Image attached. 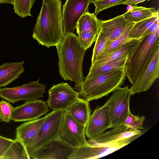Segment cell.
Here are the masks:
<instances>
[{"mask_svg":"<svg viewBox=\"0 0 159 159\" xmlns=\"http://www.w3.org/2000/svg\"><path fill=\"white\" fill-rule=\"evenodd\" d=\"M40 79L16 87L0 88V97L12 103L20 101H31L43 98L45 85L39 83Z\"/></svg>","mask_w":159,"mask_h":159,"instance_id":"obj_7","label":"cell"},{"mask_svg":"<svg viewBox=\"0 0 159 159\" xmlns=\"http://www.w3.org/2000/svg\"><path fill=\"white\" fill-rule=\"evenodd\" d=\"M111 130L103 133L93 139H89L88 142L94 145H103L118 141L135 136H140L142 132L124 125L112 128Z\"/></svg>","mask_w":159,"mask_h":159,"instance_id":"obj_17","label":"cell"},{"mask_svg":"<svg viewBox=\"0 0 159 159\" xmlns=\"http://www.w3.org/2000/svg\"><path fill=\"white\" fill-rule=\"evenodd\" d=\"M142 38L132 39L105 57L97 59L91 64V66H99L116 60L126 53H128L129 55L135 48Z\"/></svg>","mask_w":159,"mask_h":159,"instance_id":"obj_21","label":"cell"},{"mask_svg":"<svg viewBox=\"0 0 159 159\" xmlns=\"http://www.w3.org/2000/svg\"><path fill=\"white\" fill-rule=\"evenodd\" d=\"M134 23L126 20L123 14L108 20L100 19L99 30L105 34L107 38L106 46L121 35Z\"/></svg>","mask_w":159,"mask_h":159,"instance_id":"obj_18","label":"cell"},{"mask_svg":"<svg viewBox=\"0 0 159 159\" xmlns=\"http://www.w3.org/2000/svg\"><path fill=\"white\" fill-rule=\"evenodd\" d=\"M64 112L61 110H53L46 115L37 136L26 148L30 159V155L34 150L59 137Z\"/></svg>","mask_w":159,"mask_h":159,"instance_id":"obj_5","label":"cell"},{"mask_svg":"<svg viewBox=\"0 0 159 159\" xmlns=\"http://www.w3.org/2000/svg\"><path fill=\"white\" fill-rule=\"evenodd\" d=\"M139 117V116H136L133 115L129 111L125 120L124 125L127 126L130 125Z\"/></svg>","mask_w":159,"mask_h":159,"instance_id":"obj_35","label":"cell"},{"mask_svg":"<svg viewBox=\"0 0 159 159\" xmlns=\"http://www.w3.org/2000/svg\"><path fill=\"white\" fill-rule=\"evenodd\" d=\"M56 0V1H61L62 0Z\"/></svg>","mask_w":159,"mask_h":159,"instance_id":"obj_38","label":"cell"},{"mask_svg":"<svg viewBox=\"0 0 159 159\" xmlns=\"http://www.w3.org/2000/svg\"><path fill=\"white\" fill-rule=\"evenodd\" d=\"M159 17H158L149 27V28L145 32L144 34L143 37L147 36L153 33L159 26Z\"/></svg>","mask_w":159,"mask_h":159,"instance_id":"obj_34","label":"cell"},{"mask_svg":"<svg viewBox=\"0 0 159 159\" xmlns=\"http://www.w3.org/2000/svg\"><path fill=\"white\" fill-rule=\"evenodd\" d=\"M35 2V0H14L13 4L14 12L21 18L32 16L31 10Z\"/></svg>","mask_w":159,"mask_h":159,"instance_id":"obj_28","label":"cell"},{"mask_svg":"<svg viewBox=\"0 0 159 159\" xmlns=\"http://www.w3.org/2000/svg\"><path fill=\"white\" fill-rule=\"evenodd\" d=\"M46 115L42 118L28 121L17 127L15 139L26 146L36 137L44 122Z\"/></svg>","mask_w":159,"mask_h":159,"instance_id":"obj_19","label":"cell"},{"mask_svg":"<svg viewBox=\"0 0 159 159\" xmlns=\"http://www.w3.org/2000/svg\"><path fill=\"white\" fill-rule=\"evenodd\" d=\"M76 29L79 43L86 50L96 40L100 29V19L94 13L87 11L78 20Z\"/></svg>","mask_w":159,"mask_h":159,"instance_id":"obj_12","label":"cell"},{"mask_svg":"<svg viewBox=\"0 0 159 159\" xmlns=\"http://www.w3.org/2000/svg\"><path fill=\"white\" fill-rule=\"evenodd\" d=\"M76 148L58 137L34 150L30 155V159H70Z\"/></svg>","mask_w":159,"mask_h":159,"instance_id":"obj_14","label":"cell"},{"mask_svg":"<svg viewBox=\"0 0 159 159\" xmlns=\"http://www.w3.org/2000/svg\"><path fill=\"white\" fill-rule=\"evenodd\" d=\"M125 79V68H123L85 79L78 92L79 97L89 102L99 99L121 87Z\"/></svg>","mask_w":159,"mask_h":159,"instance_id":"obj_3","label":"cell"},{"mask_svg":"<svg viewBox=\"0 0 159 159\" xmlns=\"http://www.w3.org/2000/svg\"><path fill=\"white\" fill-rule=\"evenodd\" d=\"M128 53L120 57L109 62L101 66L93 67L91 66L88 75L85 79H87L101 74L108 72L119 68H125L128 58Z\"/></svg>","mask_w":159,"mask_h":159,"instance_id":"obj_23","label":"cell"},{"mask_svg":"<svg viewBox=\"0 0 159 159\" xmlns=\"http://www.w3.org/2000/svg\"><path fill=\"white\" fill-rule=\"evenodd\" d=\"M111 126L110 107L105 103L98 107L90 115L85 128V135L89 139H93L110 128Z\"/></svg>","mask_w":159,"mask_h":159,"instance_id":"obj_15","label":"cell"},{"mask_svg":"<svg viewBox=\"0 0 159 159\" xmlns=\"http://www.w3.org/2000/svg\"><path fill=\"white\" fill-rule=\"evenodd\" d=\"M61 1L43 0L33 30L32 37L39 44L49 48L56 46L65 34L62 23Z\"/></svg>","mask_w":159,"mask_h":159,"instance_id":"obj_1","label":"cell"},{"mask_svg":"<svg viewBox=\"0 0 159 159\" xmlns=\"http://www.w3.org/2000/svg\"><path fill=\"white\" fill-rule=\"evenodd\" d=\"M145 119L144 116L139 117L129 127L136 130L143 129V122Z\"/></svg>","mask_w":159,"mask_h":159,"instance_id":"obj_33","label":"cell"},{"mask_svg":"<svg viewBox=\"0 0 159 159\" xmlns=\"http://www.w3.org/2000/svg\"><path fill=\"white\" fill-rule=\"evenodd\" d=\"M49 111L46 102L42 100L25 102L14 108L11 120L15 122L26 121L40 118Z\"/></svg>","mask_w":159,"mask_h":159,"instance_id":"obj_16","label":"cell"},{"mask_svg":"<svg viewBox=\"0 0 159 159\" xmlns=\"http://www.w3.org/2000/svg\"><path fill=\"white\" fill-rule=\"evenodd\" d=\"M130 7H131L123 14L125 19L130 22H136L143 20L153 16L156 11L153 7L146 8L137 6Z\"/></svg>","mask_w":159,"mask_h":159,"instance_id":"obj_24","label":"cell"},{"mask_svg":"<svg viewBox=\"0 0 159 159\" xmlns=\"http://www.w3.org/2000/svg\"><path fill=\"white\" fill-rule=\"evenodd\" d=\"M134 23L130 25L121 35L106 46L98 59L105 57L121 45L132 40V39L129 37V34Z\"/></svg>","mask_w":159,"mask_h":159,"instance_id":"obj_27","label":"cell"},{"mask_svg":"<svg viewBox=\"0 0 159 159\" xmlns=\"http://www.w3.org/2000/svg\"><path fill=\"white\" fill-rule=\"evenodd\" d=\"M85 127L91 115L89 102L80 98L72 104L65 111Z\"/></svg>","mask_w":159,"mask_h":159,"instance_id":"obj_22","label":"cell"},{"mask_svg":"<svg viewBox=\"0 0 159 159\" xmlns=\"http://www.w3.org/2000/svg\"><path fill=\"white\" fill-rule=\"evenodd\" d=\"M92 0H66L62 6V23L65 35L74 33L78 20L88 11Z\"/></svg>","mask_w":159,"mask_h":159,"instance_id":"obj_13","label":"cell"},{"mask_svg":"<svg viewBox=\"0 0 159 159\" xmlns=\"http://www.w3.org/2000/svg\"><path fill=\"white\" fill-rule=\"evenodd\" d=\"M126 0H92L93 3L95 7L94 13L96 15L101 11L112 7L123 4Z\"/></svg>","mask_w":159,"mask_h":159,"instance_id":"obj_30","label":"cell"},{"mask_svg":"<svg viewBox=\"0 0 159 159\" xmlns=\"http://www.w3.org/2000/svg\"><path fill=\"white\" fill-rule=\"evenodd\" d=\"M48 94L47 104L53 110L65 111L80 98L78 92L66 83L53 85L48 90Z\"/></svg>","mask_w":159,"mask_h":159,"instance_id":"obj_9","label":"cell"},{"mask_svg":"<svg viewBox=\"0 0 159 159\" xmlns=\"http://www.w3.org/2000/svg\"><path fill=\"white\" fill-rule=\"evenodd\" d=\"M14 107L8 102L4 100L0 101V120L9 122L11 120Z\"/></svg>","mask_w":159,"mask_h":159,"instance_id":"obj_31","label":"cell"},{"mask_svg":"<svg viewBox=\"0 0 159 159\" xmlns=\"http://www.w3.org/2000/svg\"><path fill=\"white\" fill-rule=\"evenodd\" d=\"M56 47L59 74L64 80L74 82V89L79 91L85 80L83 64L86 50L80 45L74 33L65 35Z\"/></svg>","mask_w":159,"mask_h":159,"instance_id":"obj_2","label":"cell"},{"mask_svg":"<svg viewBox=\"0 0 159 159\" xmlns=\"http://www.w3.org/2000/svg\"><path fill=\"white\" fill-rule=\"evenodd\" d=\"M85 128L68 112L64 111L59 137L70 146L79 148L88 142Z\"/></svg>","mask_w":159,"mask_h":159,"instance_id":"obj_10","label":"cell"},{"mask_svg":"<svg viewBox=\"0 0 159 159\" xmlns=\"http://www.w3.org/2000/svg\"><path fill=\"white\" fill-rule=\"evenodd\" d=\"M159 26L152 34L142 37L139 44L129 55L125 67L126 77L133 84L137 79L159 43Z\"/></svg>","mask_w":159,"mask_h":159,"instance_id":"obj_4","label":"cell"},{"mask_svg":"<svg viewBox=\"0 0 159 159\" xmlns=\"http://www.w3.org/2000/svg\"><path fill=\"white\" fill-rule=\"evenodd\" d=\"M14 0H0V4L9 3L13 4Z\"/></svg>","mask_w":159,"mask_h":159,"instance_id":"obj_37","label":"cell"},{"mask_svg":"<svg viewBox=\"0 0 159 159\" xmlns=\"http://www.w3.org/2000/svg\"><path fill=\"white\" fill-rule=\"evenodd\" d=\"M2 159H30L25 148L20 141L15 139L8 149Z\"/></svg>","mask_w":159,"mask_h":159,"instance_id":"obj_26","label":"cell"},{"mask_svg":"<svg viewBox=\"0 0 159 159\" xmlns=\"http://www.w3.org/2000/svg\"><path fill=\"white\" fill-rule=\"evenodd\" d=\"M139 137L135 136L115 143L103 145H92L88 141L85 144L76 148L70 159L99 158L120 149Z\"/></svg>","mask_w":159,"mask_h":159,"instance_id":"obj_11","label":"cell"},{"mask_svg":"<svg viewBox=\"0 0 159 159\" xmlns=\"http://www.w3.org/2000/svg\"><path fill=\"white\" fill-rule=\"evenodd\" d=\"M149 0H126L123 3V4L128 5L130 6H137V5L145 1Z\"/></svg>","mask_w":159,"mask_h":159,"instance_id":"obj_36","label":"cell"},{"mask_svg":"<svg viewBox=\"0 0 159 159\" xmlns=\"http://www.w3.org/2000/svg\"><path fill=\"white\" fill-rule=\"evenodd\" d=\"M107 39L105 34L99 30L93 50L91 64L98 59L103 51L106 45Z\"/></svg>","mask_w":159,"mask_h":159,"instance_id":"obj_29","label":"cell"},{"mask_svg":"<svg viewBox=\"0 0 159 159\" xmlns=\"http://www.w3.org/2000/svg\"><path fill=\"white\" fill-rule=\"evenodd\" d=\"M159 9L152 16L139 21L135 22L129 34L131 39H139L143 37L145 32L152 25L155 20L159 17Z\"/></svg>","mask_w":159,"mask_h":159,"instance_id":"obj_25","label":"cell"},{"mask_svg":"<svg viewBox=\"0 0 159 159\" xmlns=\"http://www.w3.org/2000/svg\"><path fill=\"white\" fill-rule=\"evenodd\" d=\"M159 43L135 82L129 88L131 95L144 92L152 86L159 77Z\"/></svg>","mask_w":159,"mask_h":159,"instance_id":"obj_8","label":"cell"},{"mask_svg":"<svg viewBox=\"0 0 159 159\" xmlns=\"http://www.w3.org/2000/svg\"><path fill=\"white\" fill-rule=\"evenodd\" d=\"M25 62H7L0 66V88L7 85L19 77L25 71Z\"/></svg>","mask_w":159,"mask_h":159,"instance_id":"obj_20","label":"cell"},{"mask_svg":"<svg viewBox=\"0 0 159 159\" xmlns=\"http://www.w3.org/2000/svg\"><path fill=\"white\" fill-rule=\"evenodd\" d=\"M14 141L15 139L0 135V159H2L5 152Z\"/></svg>","mask_w":159,"mask_h":159,"instance_id":"obj_32","label":"cell"},{"mask_svg":"<svg viewBox=\"0 0 159 159\" xmlns=\"http://www.w3.org/2000/svg\"><path fill=\"white\" fill-rule=\"evenodd\" d=\"M131 94L128 86L118 88L112 92L105 103L110 107L111 126L113 128L124 125L129 111V100Z\"/></svg>","mask_w":159,"mask_h":159,"instance_id":"obj_6","label":"cell"}]
</instances>
